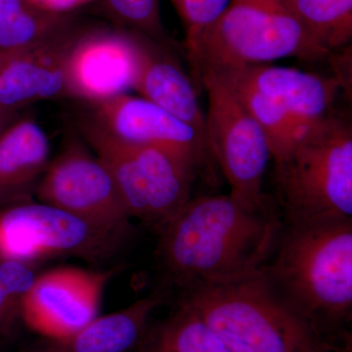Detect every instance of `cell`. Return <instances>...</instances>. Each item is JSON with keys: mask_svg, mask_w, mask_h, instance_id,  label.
<instances>
[{"mask_svg": "<svg viewBox=\"0 0 352 352\" xmlns=\"http://www.w3.org/2000/svg\"><path fill=\"white\" fill-rule=\"evenodd\" d=\"M184 30L185 50L223 13L231 0H170Z\"/></svg>", "mask_w": 352, "mask_h": 352, "instance_id": "24", "label": "cell"}, {"mask_svg": "<svg viewBox=\"0 0 352 352\" xmlns=\"http://www.w3.org/2000/svg\"><path fill=\"white\" fill-rule=\"evenodd\" d=\"M21 118L19 111H10L0 108V138L16 120Z\"/></svg>", "mask_w": 352, "mask_h": 352, "instance_id": "26", "label": "cell"}, {"mask_svg": "<svg viewBox=\"0 0 352 352\" xmlns=\"http://www.w3.org/2000/svg\"><path fill=\"white\" fill-rule=\"evenodd\" d=\"M36 277L24 261L0 263V340L10 339L23 322V302Z\"/></svg>", "mask_w": 352, "mask_h": 352, "instance_id": "23", "label": "cell"}, {"mask_svg": "<svg viewBox=\"0 0 352 352\" xmlns=\"http://www.w3.org/2000/svg\"><path fill=\"white\" fill-rule=\"evenodd\" d=\"M50 154L43 127L31 118L16 120L0 138V203L31 201L50 164Z\"/></svg>", "mask_w": 352, "mask_h": 352, "instance_id": "17", "label": "cell"}, {"mask_svg": "<svg viewBox=\"0 0 352 352\" xmlns=\"http://www.w3.org/2000/svg\"><path fill=\"white\" fill-rule=\"evenodd\" d=\"M89 104V119L116 138L175 153L191 162L208 182H217L215 163L206 141L195 129L163 108L127 94Z\"/></svg>", "mask_w": 352, "mask_h": 352, "instance_id": "10", "label": "cell"}, {"mask_svg": "<svg viewBox=\"0 0 352 352\" xmlns=\"http://www.w3.org/2000/svg\"><path fill=\"white\" fill-rule=\"evenodd\" d=\"M210 74L232 90L248 112L258 122L267 139L274 163L287 157L302 138L305 129L298 126L283 108L265 95L259 94L256 90L234 78Z\"/></svg>", "mask_w": 352, "mask_h": 352, "instance_id": "21", "label": "cell"}, {"mask_svg": "<svg viewBox=\"0 0 352 352\" xmlns=\"http://www.w3.org/2000/svg\"><path fill=\"white\" fill-rule=\"evenodd\" d=\"M129 32L134 48L131 89L188 124L206 141L205 113L196 83L183 69L173 48Z\"/></svg>", "mask_w": 352, "mask_h": 352, "instance_id": "14", "label": "cell"}, {"mask_svg": "<svg viewBox=\"0 0 352 352\" xmlns=\"http://www.w3.org/2000/svg\"><path fill=\"white\" fill-rule=\"evenodd\" d=\"M193 80L207 92L206 142L230 186L229 194L252 208H271L263 183L272 156L263 129L232 90L214 75L200 72Z\"/></svg>", "mask_w": 352, "mask_h": 352, "instance_id": "7", "label": "cell"}, {"mask_svg": "<svg viewBox=\"0 0 352 352\" xmlns=\"http://www.w3.org/2000/svg\"><path fill=\"white\" fill-rule=\"evenodd\" d=\"M283 222L272 208L228 195L191 198L160 231L157 263L182 291L231 281L263 270Z\"/></svg>", "mask_w": 352, "mask_h": 352, "instance_id": "1", "label": "cell"}, {"mask_svg": "<svg viewBox=\"0 0 352 352\" xmlns=\"http://www.w3.org/2000/svg\"><path fill=\"white\" fill-rule=\"evenodd\" d=\"M133 74V43L131 32L122 30L83 34L69 54L72 98L92 103L126 94Z\"/></svg>", "mask_w": 352, "mask_h": 352, "instance_id": "13", "label": "cell"}, {"mask_svg": "<svg viewBox=\"0 0 352 352\" xmlns=\"http://www.w3.org/2000/svg\"><path fill=\"white\" fill-rule=\"evenodd\" d=\"M80 135L112 175L132 219L159 233L192 198L199 171L175 153L116 138L91 119Z\"/></svg>", "mask_w": 352, "mask_h": 352, "instance_id": "6", "label": "cell"}, {"mask_svg": "<svg viewBox=\"0 0 352 352\" xmlns=\"http://www.w3.org/2000/svg\"><path fill=\"white\" fill-rule=\"evenodd\" d=\"M188 307L231 352H336L332 340L285 302L264 274L182 292Z\"/></svg>", "mask_w": 352, "mask_h": 352, "instance_id": "3", "label": "cell"}, {"mask_svg": "<svg viewBox=\"0 0 352 352\" xmlns=\"http://www.w3.org/2000/svg\"><path fill=\"white\" fill-rule=\"evenodd\" d=\"M316 45L330 54L349 47L352 0H282Z\"/></svg>", "mask_w": 352, "mask_h": 352, "instance_id": "20", "label": "cell"}, {"mask_svg": "<svg viewBox=\"0 0 352 352\" xmlns=\"http://www.w3.org/2000/svg\"><path fill=\"white\" fill-rule=\"evenodd\" d=\"M207 72L234 78L265 95L303 129L331 113L333 102L344 87V80L338 76H323L270 64Z\"/></svg>", "mask_w": 352, "mask_h": 352, "instance_id": "12", "label": "cell"}, {"mask_svg": "<svg viewBox=\"0 0 352 352\" xmlns=\"http://www.w3.org/2000/svg\"><path fill=\"white\" fill-rule=\"evenodd\" d=\"M120 245L75 215L47 204H20L0 217V254L12 261L71 254L100 261Z\"/></svg>", "mask_w": 352, "mask_h": 352, "instance_id": "9", "label": "cell"}, {"mask_svg": "<svg viewBox=\"0 0 352 352\" xmlns=\"http://www.w3.org/2000/svg\"><path fill=\"white\" fill-rule=\"evenodd\" d=\"M41 8L50 12L67 14L94 0H30Z\"/></svg>", "mask_w": 352, "mask_h": 352, "instance_id": "25", "label": "cell"}, {"mask_svg": "<svg viewBox=\"0 0 352 352\" xmlns=\"http://www.w3.org/2000/svg\"><path fill=\"white\" fill-rule=\"evenodd\" d=\"M166 294L159 292L124 309L97 316L64 337L44 338L31 352H131L138 349L152 314L163 305Z\"/></svg>", "mask_w": 352, "mask_h": 352, "instance_id": "16", "label": "cell"}, {"mask_svg": "<svg viewBox=\"0 0 352 352\" xmlns=\"http://www.w3.org/2000/svg\"><path fill=\"white\" fill-rule=\"evenodd\" d=\"M263 272L289 307L332 340L351 315L352 219L283 224Z\"/></svg>", "mask_w": 352, "mask_h": 352, "instance_id": "2", "label": "cell"}, {"mask_svg": "<svg viewBox=\"0 0 352 352\" xmlns=\"http://www.w3.org/2000/svg\"><path fill=\"white\" fill-rule=\"evenodd\" d=\"M138 352H231L200 317L178 302L166 319L148 327Z\"/></svg>", "mask_w": 352, "mask_h": 352, "instance_id": "19", "label": "cell"}, {"mask_svg": "<svg viewBox=\"0 0 352 352\" xmlns=\"http://www.w3.org/2000/svg\"><path fill=\"white\" fill-rule=\"evenodd\" d=\"M104 11L122 31L151 38L173 48L175 41L164 28L161 0H100Z\"/></svg>", "mask_w": 352, "mask_h": 352, "instance_id": "22", "label": "cell"}, {"mask_svg": "<svg viewBox=\"0 0 352 352\" xmlns=\"http://www.w3.org/2000/svg\"><path fill=\"white\" fill-rule=\"evenodd\" d=\"M284 226L352 219V126L331 112L275 164Z\"/></svg>", "mask_w": 352, "mask_h": 352, "instance_id": "4", "label": "cell"}, {"mask_svg": "<svg viewBox=\"0 0 352 352\" xmlns=\"http://www.w3.org/2000/svg\"><path fill=\"white\" fill-rule=\"evenodd\" d=\"M186 52L193 76L284 58L309 63L333 58L311 41L282 0H231Z\"/></svg>", "mask_w": 352, "mask_h": 352, "instance_id": "5", "label": "cell"}, {"mask_svg": "<svg viewBox=\"0 0 352 352\" xmlns=\"http://www.w3.org/2000/svg\"><path fill=\"white\" fill-rule=\"evenodd\" d=\"M36 195L120 244L131 234L132 217L112 175L76 139L50 162Z\"/></svg>", "mask_w": 352, "mask_h": 352, "instance_id": "8", "label": "cell"}, {"mask_svg": "<svg viewBox=\"0 0 352 352\" xmlns=\"http://www.w3.org/2000/svg\"><path fill=\"white\" fill-rule=\"evenodd\" d=\"M112 274V271L61 267L36 277L23 302V322L47 339L75 332L98 316Z\"/></svg>", "mask_w": 352, "mask_h": 352, "instance_id": "11", "label": "cell"}, {"mask_svg": "<svg viewBox=\"0 0 352 352\" xmlns=\"http://www.w3.org/2000/svg\"><path fill=\"white\" fill-rule=\"evenodd\" d=\"M76 32L67 14L30 0H0V53H19Z\"/></svg>", "mask_w": 352, "mask_h": 352, "instance_id": "18", "label": "cell"}, {"mask_svg": "<svg viewBox=\"0 0 352 352\" xmlns=\"http://www.w3.org/2000/svg\"><path fill=\"white\" fill-rule=\"evenodd\" d=\"M78 32L14 55L0 69V108L20 111L36 102L71 96L68 58Z\"/></svg>", "mask_w": 352, "mask_h": 352, "instance_id": "15", "label": "cell"}, {"mask_svg": "<svg viewBox=\"0 0 352 352\" xmlns=\"http://www.w3.org/2000/svg\"><path fill=\"white\" fill-rule=\"evenodd\" d=\"M17 53H0V69L4 66Z\"/></svg>", "mask_w": 352, "mask_h": 352, "instance_id": "27", "label": "cell"}]
</instances>
